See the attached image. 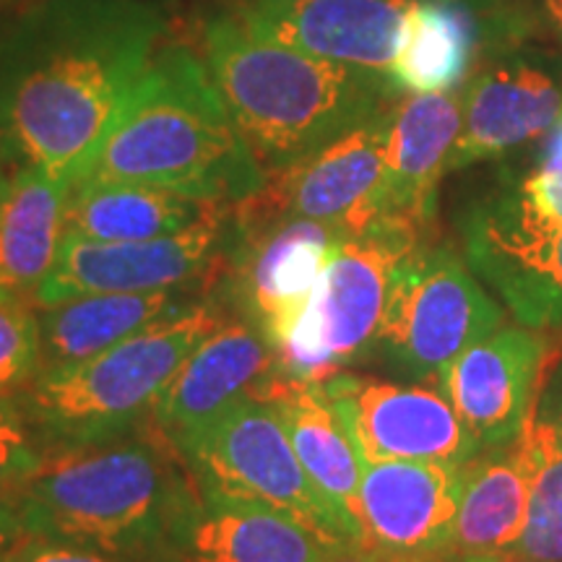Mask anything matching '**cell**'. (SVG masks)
Instances as JSON below:
<instances>
[{"mask_svg": "<svg viewBox=\"0 0 562 562\" xmlns=\"http://www.w3.org/2000/svg\"><path fill=\"white\" fill-rule=\"evenodd\" d=\"M323 562H391V560H385L381 552L370 550V547L362 542H339L328 550Z\"/></svg>", "mask_w": 562, "mask_h": 562, "instance_id": "obj_35", "label": "cell"}, {"mask_svg": "<svg viewBox=\"0 0 562 562\" xmlns=\"http://www.w3.org/2000/svg\"><path fill=\"white\" fill-rule=\"evenodd\" d=\"M501 326V305L459 252L422 240L393 271L375 357L398 375L438 383L461 351Z\"/></svg>", "mask_w": 562, "mask_h": 562, "instance_id": "obj_8", "label": "cell"}, {"mask_svg": "<svg viewBox=\"0 0 562 562\" xmlns=\"http://www.w3.org/2000/svg\"><path fill=\"white\" fill-rule=\"evenodd\" d=\"M467 463H364L357 521L362 544L391 562H448Z\"/></svg>", "mask_w": 562, "mask_h": 562, "instance_id": "obj_14", "label": "cell"}, {"mask_svg": "<svg viewBox=\"0 0 562 562\" xmlns=\"http://www.w3.org/2000/svg\"><path fill=\"white\" fill-rule=\"evenodd\" d=\"M81 180L144 182L209 203H240L261 191L266 172L201 53L161 45Z\"/></svg>", "mask_w": 562, "mask_h": 562, "instance_id": "obj_4", "label": "cell"}, {"mask_svg": "<svg viewBox=\"0 0 562 562\" xmlns=\"http://www.w3.org/2000/svg\"><path fill=\"white\" fill-rule=\"evenodd\" d=\"M50 461L19 393H0V492H19Z\"/></svg>", "mask_w": 562, "mask_h": 562, "instance_id": "obj_29", "label": "cell"}, {"mask_svg": "<svg viewBox=\"0 0 562 562\" xmlns=\"http://www.w3.org/2000/svg\"><path fill=\"white\" fill-rule=\"evenodd\" d=\"M24 537L26 531L19 518L16 492H0V562H5L13 547Z\"/></svg>", "mask_w": 562, "mask_h": 562, "instance_id": "obj_33", "label": "cell"}, {"mask_svg": "<svg viewBox=\"0 0 562 562\" xmlns=\"http://www.w3.org/2000/svg\"><path fill=\"white\" fill-rule=\"evenodd\" d=\"M463 123L451 172L497 159L544 138L562 117V94L550 76L529 66L492 68L463 91Z\"/></svg>", "mask_w": 562, "mask_h": 562, "instance_id": "obj_20", "label": "cell"}, {"mask_svg": "<svg viewBox=\"0 0 562 562\" xmlns=\"http://www.w3.org/2000/svg\"><path fill=\"white\" fill-rule=\"evenodd\" d=\"M547 11H550V16L554 24H558V30L562 32V0H544Z\"/></svg>", "mask_w": 562, "mask_h": 562, "instance_id": "obj_37", "label": "cell"}, {"mask_svg": "<svg viewBox=\"0 0 562 562\" xmlns=\"http://www.w3.org/2000/svg\"><path fill=\"white\" fill-rule=\"evenodd\" d=\"M529 417L542 422L562 440V341L550 339L547 360L539 375L537 393L529 409Z\"/></svg>", "mask_w": 562, "mask_h": 562, "instance_id": "obj_30", "label": "cell"}, {"mask_svg": "<svg viewBox=\"0 0 562 562\" xmlns=\"http://www.w3.org/2000/svg\"><path fill=\"white\" fill-rule=\"evenodd\" d=\"M13 172H16V170H13V165H11V159H9V151H5L3 136H0V191H3L5 182L11 180Z\"/></svg>", "mask_w": 562, "mask_h": 562, "instance_id": "obj_36", "label": "cell"}, {"mask_svg": "<svg viewBox=\"0 0 562 562\" xmlns=\"http://www.w3.org/2000/svg\"><path fill=\"white\" fill-rule=\"evenodd\" d=\"M521 438L531 467L529 518L508 554L533 562H562V440L531 417H526Z\"/></svg>", "mask_w": 562, "mask_h": 562, "instance_id": "obj_27", "label": "cell"}, {"mask_svg": "<svg viewBox=\"0 0 562 562\" xmlns=\"http://www.w3.org/2000/svg\"><path fill=\"white\" fill-rule=\"evenodd\" d=\"M224 321L216 300H191L89 360L40 372L19 396L50 456L140 430L186 357Z\"/></svg>", "mask_w": 562, "mask_h": 562, "instance_id": "obj_5", "label": "cell"}, {"mask_svg": "<svg viewBox=\"0 0 562 562\" xmlns=\"http://www.w3.org/2000/svg\"><path fill=\"white\" fill-rule=\"evenodd\" d=\"M42 372L40 305L32 294L0 292V393H19Z\"/></svg>", "mask_w": 562, "mask_h": 562, "instance_id": "obj_28", "label": "cell"}, {"mask_svg": "<svg viewBox=\"0 0 562 562\" xmlns=\"http://www.w3.org/2000/svg\"><path fill=\"white\" fill-rule=\"evenodd\" d=\"M331 547L269 505L201 492L170 562H323Z\"/></svg>", "mask_w": 562, "mask_h": 562, "instance_id": "obj_19", "label": "cell"}, {"mask_svg": "<svg viewBox=\"0 0 562 562\" xmlns=\"http://www.w3.org/2000/svg\"><path fill=\"white\" fill-rule=\"evenodd\" d=\"M170 32L157 0L0 11V136L13 170L81 180Z\"/></svg>", "mask_w": 562, "mask_h": 562, "instance_id": "obj_1", "label": "cell"}, {"mask_svg": "<svg viewBox=\"0 0 562 562\" xmlns=\"http://www.w3.org/2000/svg\"><path fill=\"white\" fill-rule=\"evenodd\" d=\"M235 203H220L175 235L131 243H94L63 235L58 261L37 286L40 307L79 294L201 292L220 284L235 243Z\"/></svg>", "mask_w": 562, "mask_h": 562, "instance_id": "obj_9", "label": "cell"}, {"mask_svg": "<svg viewBox=\"0 0 562 562\" xmlns=\"http://www.w3.org/2000/svg\"><path fill=\"white\" fill-rule=\"evenodd\" d=\"M178 451L199 492L269 505L331 544L362 542L360 526L315 487L277 409L256 393L232 402Z\"/></svg>", "mask_w": 562, "mask_h": 562, "instance_id": "obj_7", "label": "cell"}, {"mask_svg": "<svg viewBox=\"0 0 562 562\" xmlns=\"http://www.w3.org/2000/svg\"><path fill=\"white\" fill-rule=\"evenodd\" d=\"M220 203L123 180H79L68 188L63 235L131 243L188 229Z\"/></svg>", "mask_w": 562, "mask_h": 562, "instance_id": "obj_23", "label": "cell"}, {"mask_svg": "<svg viewBox=\"0 0 562 562\" xmlns=\"http://www.w3.org/2000/svg\"><path fill=\"white\" fill-rule=\"evenodd\" d=\"M32 3V0H0V11H9V9H19V5Z\"/></svg>", "mask_w": 562, "mask_h": 562, "instance_id": "obj_39", "label": "cell"}, {"mask_svg": "<svg viewBox=\"0 0 562 562\" xmlns=\"http://www.w3.org/2000/svg\"><path fill=\"white\" fill-rule=\"evenodd\" d=\"M531 467L524 438L513 446L480 451L467 463L448 562L508 554L529 518Z\"/></svg>", "mask_w": 562, "mask_h": 562, "instance_id": "obj_22", "label": "cell"}, {"mask_svg": "<svg viewBox=\"0 0 562 562\" xmlns=\"http://www.w3.org/2000/svg\"><path fill=\"white\" fill-rule=\"evenodd\" d=\"M5 562H123V560L112 558V554L94 550V547H87V544L26 533V537L13 547Z\"/></svg>", "mask_w": 562, "mask_h": 562, "instance_id": "obj_31", "label": "cell"}, {"mask_svg": "<svg viewBox=\"0 0 562 562\" xmlns=\"http://www.w3.org/2000/svg\"><path fill=\"white\" fill-rule=\"evenodd\" d=\"M201 492L151 422L125 438L50 461L16 492L21 526L123 562H170Z\"/></svg>", "mask_w": 562, "mask_h": 562, "instance_id": "obj_3", "label": "cell"}, {"mask_svg": "<svg viewBox=\"0 0 562 562\" xmlns=\"http://www.w3.org/2000/svg\"><path fill=\"white\" fill-rule=\"evenodd\" d=\"M417 3L419 0H222V5L263 37L389 76Z\"/></svg>", "mask_w": 562, "mask_h": 562, "instance_id": "obj_15", "label": "cell"}, {"mask_svg": "<svg viewBox=\"0 0 562 562\" xmlns=\"http://www.w3.org/2000/svg\"><path fill=\"white\" fill-rule=\"evenodd\" d=\"M427 232L398 216H381L360 235L344 237L318 290L277 347V372L323 383L372 360L393 271L427 240Z\"/></svg>", "mask_w": 562, "mask_h": 562, "instance_id": "obj_6", "label": "cell"}, {"mask_svg": "<svg viewBox=\"0 0 562 562\" xmlns=\"http://www.w3.org/2000/svg\"><path fill=\"white\" fill-rule=\"evenodd\" d=\"M347 419L364 463L448 461L469 463L480 442L463 427L446 393L430 385H404L341 370L323 381Z\"/></svg>", "mask_w": 562, "mask_h": 562, "instance_id": "obj_13", "label": "cell"}, {"mask_svg": "<svg viewBox=\"0 0 562 562\" xmlns=\"http://www.w3.org/2000/svg\"><path fill=\"white\" fill-rule=\"evenodd\" d=\"M550 339L529 326H501L442 370L440 391L480 451L513 446L529 417Z\"/></svg>", "mask_w": 562, "mask_h": 562, "instance_id": "obj_16", "label": "cell"}, {"mask_svg": "<svg viewBox=\"0 0 562 562\" xmlns=\"http://www.w3.org/2000/svg\"><path fill=\"white\" fill-rule=\"evenodd\" d=\"M250 393L269 402L290 435L294 453L315 487L357 526L364 461L347 419L323 383L273 372ZM362 531V529H360Z\"/></svg>", "mask_w": 562, "mask_h": 562, "instance_id": "obj_21", "label": "cell"}, {"mask_svg": "<svg viewBox=\"0 0 562 562\" xmlns=\"http://www.w3.org/2000/svg\"><path fill=\"white\" fill-rule=\"evenodd\" d=\"M235 214V211H232ZM347 232L313 220H279L261 227L235 222V243L220 286L222 305L256 326L277 349L318 290L323 271Z\"/></svg>", "mask_w": 562, "mask_h": 562, "instance_id": "obj_11", "label": "cell"}, {"mask_svg": "<svg viewBox=\"0 0 562 562\" xmlns=\"http://www.w3.org/2000/svg\"><path fill=\"white\" fill-rule=\"evenodd\" d=\"M68 188L40 170H16L0 191V292L37 294L58 261Z\"/></svg>", "mask_w": 562, "mask_h": 562, "instance_id": "obj_25", "label": "cell"}, {"mask_svg": "<svg viewBox=\"0 0 562 562\" xmlns=\"http://www.w3.org/2000/svg\"><path fill=\"white\" fill-rule=\"evenodd\" d=\"M277 372V349L248 321H224L175 372L161 393L151 425L178 448L232 402Z\"/></svg>", "mask_w": 562, "mask_h": 562, "instance_id": "obj_17", "label": "cell"}, {"mask_svg": "<svg viewBox=\"0 0 562 562\" xmlns=\"http://www.w3.org/2000/svg\"><path fill=\"white\" fill-rule=\"evenodd\" d=\"M461 123L463 97L456 91L406 94L396 100L385 149V216L430 229L440 180L451 172Z\"/></svg>", "mask_w": 562, "mask_h": 562, "instance_id": "obj_18", "label": "cell"}, {"mask_svg": "<svg viewBox=\"0 0 562 562\" xmlns=\"http://www.w3.org/2000/svg\"><path fill=\"white\" fill-rule=\"evenodd\" d=\"M467 562H533V560L513 558V554H501V558H487V560H467Z\"/></svg>", "mask_w": 562, "mask_h": 562, "instance_id": "obj_38", "label": "cell"}, {"mask_svg": "<svg viewBox=\"0 0 562 562\" xmlns=\"http://www.w3.org/2000/svg\"><path fill=\"white\" fill-rule=\"evenodd\" d=\"M480 21L469 0H419L409 13L391 79L406 94L453 91L472 66Z\"/></svg>", "mask_w": 562, "mask_h": 562, "instance_id": "obj_26", "label": "cell"}, {"mask_svg": "<svg viewBox=\"0 0 562 562\" xmlns=\"http://www.w3.org/2000/svg\"><path fill=\"white\" fill-rule=\"evenodd\" d=\"M539 172H560L562 175V117L554 123V128L544 136V146L537 159Z\"/></svg>", "mask_w": 562, "mask_h": 562, "instance_id": "obj_34", "label": "cell"}, {"mask_svg": "<svg viewBox=\"0 0 562 562\" xmlns=\"http://www.w3.org/2000/svg\"><path fill=\"white\" fill-rule=\"evenodd\" d=\"M396 104V102H393ZM391 108L328 140L284 170L266 175L261 191L235 203L240 227L279 220H313L360 235L381 220Z\"/></svg>", "mask_w": 562, "mask_h": 562, "instance_id": "obj_10", "label": "cell"}, {"mask_svg": "<svg viewBox=\"0 0 562 562\" xmlns=\"http://www.w3.org/2000/svg\"><path fill=\"white\" fill-rule=\"evenodd\" d=\"M524 206L542 220L562 227V175L533 170L518 188Z\"/></svg>", "mask_w": 562, "mask_h": 562, "instance_id": "obj_32", "label": "cell"}, {"mask_svg": "<svg viewBox=\"0 0 562 562\" xmlns=\"http://www.w3.org/2000/svg\"><path fill=\"white\" fill-rule=\"evenodd\" d=\"M188 302V292H110L79 294L40 307L42 372L89 360Z\"/></svg>", "mask_w": 562, "mask_h": 562, "instance_id": "obj_24", "label": "cell"}, {"mask_svg": "<svg viewBox=\"0 0 562 562\" xmlns=\"http://www.w3.org/2000/svg\"><path fill=\"white\" fill-rule=\"evenodd\" d=\"M201 58L258 167L284 170L328 140L391 108L389 74L297 50L216 5L203 13Z\"/></svg>", "mask_w": 562, "mask_h": 562, "instance_id": "obj_2", "label": "cell"}, {"mask_svg": "<svg viewBox=\"0 0 562 562\" xmlns=\"http://www.w3.org/2000/svg\"><path fill=\"white\" fill-rule=\"evenodd\" d=\"M463 252L521 326L562 328V227L526 209L518 193L469 211Z\"/></svg>", "mask_w": 562, "mask_h": 562, "instance_id": "obj_12", "label": "cell"}]
</instances>
